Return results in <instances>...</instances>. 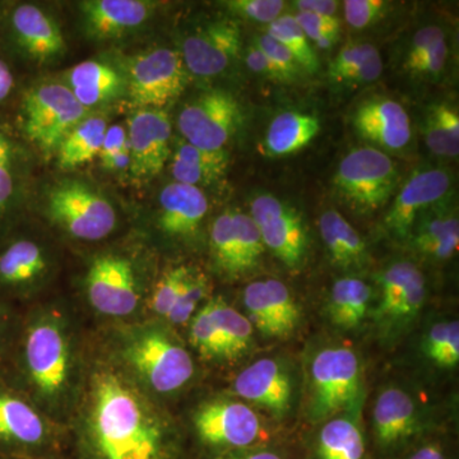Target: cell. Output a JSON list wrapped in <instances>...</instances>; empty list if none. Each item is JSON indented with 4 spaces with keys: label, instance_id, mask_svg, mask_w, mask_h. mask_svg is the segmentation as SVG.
Wrapping results in <instances>:
<instances>
[{
    "label": "cell",
    "instance_id": "1",
    "mask_svg": "<svg viewBox=\"0 0 459 459\" xmlns=\"http://www.w3.org/2000/svg\"><path fill=\"white\" fill-rule=\"evenodd\" d=\"M66 430L74 459H190L177 412L147 394L92 329L86 377Z\"/></svg>",
    "mask_w": 459,
    "mask_h": 459
},
{
    "label": "cell",
    "instance_id": "2",
    "mask_svg": "<svg viewBox=\"0 0 459 459\" xmlns=\"http://www.w3.org/2000/svg\"><path fill=\"white\" fill-rule=\"evenodd\" d=\"M91 325L68 294L23 309L20 332L3 370L51 420L65 427L75 409L89 362Z\"/></svg>",
    "mask_w": 459,
    "mask_h": 459
},
{
    "label": "cell",
    "instance_id": "3",
    "mask_svg": "<svg viewBox=\"0 0 459 459\" xmlns=\"http://www.w3.org/2000/svg\"><path fill=\"white\" fill-rule=\"evenodd\" d=\"M80 252L72 300L91 327L143 319L161 259L134 231Z\"/></svg>",
    "mask_w": 459,
    "mask_h": 459
},
{
    "label": "cell",
    "instance_id": "4",
    "mask_svg": "<svg viewBox=\"0 0 459 459\" xmlns=\"http://www.w3.org/2000/svg\"><path fill=\"white\" fill-rule=\"evenodd\" d=\"M105 352L160 403L175 407L197 392L204 370L186 338L164 320L93 328Z\"/></svg>",
    "mask_w": 459,
    "mask_h": 459
},
{
    "label": "cell",
    "instance_id": "5",
    "mask_svg": "<svg viewBox=\"0 0 459 459\" xmlns=\"http://www.w3.org/2000/svg\"><path fill=\"white\" fill-rule=\"evenodd\" d=\"M30 214L63 246L83 250L123 237L119 208L93 181L65 175L32 192Z\"/></svg>",
    "mask_w": 459,
    "mask_h": 459
},
{
    "label": "cell",
    "instance_id": "6",
    "mask_svg": "<svg viewBox=\"0 0 459 459\" xmlns=\"http://www.w3.org/2000/svg\"><path fill=\"white\" fill-rule=\"evenodd\" d=\"M190 459H210L226 453L282 443L267 418L225 389L195 395L178 415Z\"/></svg>",
    "mask_w": 459,
    "mask_h": 459
},
{
    "label": "cell",
    "instance_id": "7",
    "mask_svg": "<svg viewBox=\"0 0 459 459\" xmlns=\"http://www.w3.org/2000/svg\"><path fill=\"white\" fill-rule=\"evenodd\" d=\"M27 220L0 241V301L21 309L54 292L63 271L62 243Z\"/></svg>",
    "mask_w": 459,
    "mask_h": 459
},
{
    "label": "cell",
    "instance_id": "8",
    "mask_svg": "<svg viewBox=\"0 0 459 459\" xmlns=\"http://www.w3.org/2000/svg\"><path fill=\"white\" fill-rule=\"evenodd\" d=\"M364 365L352 347L323 343L307 355L304 369L305 415L312 425L362 409Z\"/></svg>",
    "mask_w": 459,
    "mask_h": 459
},
{
    "label": "cell",
    "instance_id": "9",
    "mask_svg": "<svg viewBox=\"0 0 459 459\" xmlns=\"http://www.w3.org/2000/svg\"><path fill=\"white\" fill-rule=\"evenodd\" d=\"M208 210L204 190L172 181L162 188L153 210L133 231L162 262H178V256L205 247Z\"/></svg>",
    "mask_w": 459,
    "mask_h": 459
},
{
    "label": "cell",
    "instance_id": "10",
    "mask_svg": "<svg viewBox=\"0 0 459 459\" xmlns=\"http://www.w3.org/2000/svg\"><path fill=\"white\" fill-rule=\"evenodd\" d=\"M90 114L65 83L39 82L21 91L14 124H9L29 148L56 155L68 133Z\"/></svg>",
    "mask_w": 459,
    "mask_h": 459
},
{
    "label": "cell",
    "instance_id": "11",
    "mask_svg": "<svg viewBox=\"0 0 459 459\" xmlns=\"http://www.w3.org/2000/svg\"><path fill=\"white\" fill-rule=\"evenodd\" d=\"M371 443L377 459H397L430 435L442 433L434 411L409 386L389 383L371 409Z\"/></svg>",
    "mask_w": 459,
    "mask_h": 459
},
{
    "label": "cell",
    "instance_id": "12",
    "mask_svg": "<svg viewBox=\"0 0 459 459\" xmlns=\"http://www.w3.org/2000/svg\"><path fill=\"white\" fill-rule=\"evenodd\" d=\"M68 452V430L0 370V457L32 459Z\"/></svg>",
    "mask_w": 459,
    "mask_h": 459
},
{
    "label": "cell",
    "instance_id": "13",
    "mask_svg": "<svg viewBox=\"0 0 459 459\" xmlns=\"http://www.w3.org/2000/svg\"><path fill=\"white\" fill-rule=\"evenodd\" d=\"M427 296V279L416 263L401 259L380 272L370 320L383 346H394L410 333L421 316Z\"/></svg>",
    "mask_w": 459,
    "mask_h": 459
},
{
    "label": "cell",
    "instance_id": "14",
    "mask_svg": "<svg viewBox=\"0 0 459 459\" xmlns=\"http://www.w3.org/2000/svg\"><path fill=\"white\" fill-rule=\"evenodd\" d=\"M223 389L265 413L272 424L282 425L295 415L301 377L290 359L265 356L241 367Z\"/></svg>",
    "mask_w": 459,
    "mask_h": 459
},
{
    "label": "cell",
    "instance_id": "15",
    "mask_svg": "<svg viewBox=\"0 0 459 459\" xmlns=\"http://www.w3.org/2000/svg\"><path fill=\"white\" fill-rule=\"evenodd\" d=\"M0 49L13 62L35 66L65 57V36L56 18L31 2H8L0 18Z\"/></svg>",
    "mask_w": 459,
    "mask_h": 459
},
{
    "label": "cell",
    "instance_id": "16",
    "mask_svg": "<svg viewBox=\"0 0 459 459\" xmlns=\"http://www.w3.org/2000/svg\"><path fill=\"white\" fill-rule=\"evenodd\" d=\"M205 250L208 273L223 282H235L258 267L265 247L250 214L228 210L208 225Z\"/></svg>",
    "mask_w": 459,
    "mask_h": 459
},
{
    "label": "cell",
    "instance_id": "17",
    "mask_svg": "<svg viewBox=\"0 0 459 459\" xmlns=\"http://www.w3.org/2000/svg\"><path fill=\"white\" fill-rule=\"evenodd\" d=\"M126 98L138 108L164 110L179 98L188 82V71L179 51L153 48L129 57L123 66Z\"/></svg>",
    "mask_w": 459,
    "mask_h": 459
},
{
    "label": "cell",
    "instance_id": "18",
    "mask_svg": "<svg viewBox=\"0 0 459 459\" xmlns=\"http://www.w3.org/2000/svg\"><path fill=\"white\" fill-rule=\"evenodd\" d=\"M398 183L391 157L373 147H360L343 157L334 186L347 204L361 213L379 210L388 202Z\"/></svg>",
    "mask_w": 459,
    "mask_h": 459
},
{
    "label": "cell",
    "instance_id": "19",
    "mask_svg": "<svg viewBox=\"0 0 459 459\" xmlns=\"http://www.w3.org/2000/svg\"><path fill=\"white\" fill-rule=\"evenodd\" d=\"M250 217L261 234L265 249L285 267L299 271L309 255V234L296 208L272 195H259L250 204Z\"/></svg>",
    "mask_w": 459,
    "mask_h": 459
},
{
    "label": "cell",
    "instance_id": "20",
    "mask_svg": "<svg viewBox=\"0 0 459 459\" xmlns=\"http://www.w3.org/2000/svg\"><path fill=\"white\" fill-rule=\"evenodd\" d=\"M243 120L241 107L228 91H208L188 102L178 117L184 140L204 150L221 151Z\"/></svg>",
    "mask_w": 459,
    "mask_h": 459
},
{
    "label": "cell",
    "instance_id": "21",
    "mask_svg": "<svg viewBox=\"0 0 459 459\" xmlns=\"http://www.w3.org/2000/svg\"><path fill=\"white\" fill-rule=\"evenodd\" d=\"M241 312L256 334L268 340H287L301 325L303 310L291 290L277 279L256 280L241 292Z\"/></svg>",
    "mask_w": 459,
    "mask_h": 459
},
{
    "label": "cell",
    "instance_id": "22",
    "mask_svg": "<svg viewBox=\"0 0 459 459\" xmlns=\"http://www.w3.org/2000/svg\"><path fill=\"white\" fill-rule=\"evenodd\" d=\"M241 31L234 21H211L189 32L179 50L186 71L213 78L228 71L240 56Z\"/></svg>",
    "mask_w": 459,
    "mask_h": 459
},
{
    "label": "cell",
    "instance_id": "23",
    "mask_svg": "<svg viewBox=\"0 0 459 459\" xmlns=\"http://www.w3.org/2000/svg\"><path fill=\"white\" fill-rule=\"evenodd\" d=\"M156 4L147 0H86L78 3L80 26L92 41H117L146 29Z\"/></svg>",
    "mask_w": 459,
    "mask_h": 459
},
{
    "label": "cell",
    "instance_id": "24",
    "mask_svg": "<svg viewBox=\"0 0 459 459\" xmlns=\"http://www.w3.org/2000/svg\"><path fill=\"white\" fill-rule=\"evenodd\" d=\"M134 179L155 178L170 159L171 123L165 110L137 108L126 124Z\"/></svg>",
    "mask_w": 459,
    "mask_h": 459
},
{
    "label": "cell",
    "instance_id": "25",
    "mask_svg": "<svg viewBox=\"0 0 459 459\" xmlns=\"http://www.w3.org/2000/svg\"><path fill=\"white\" fill-rule=\"evenodd\" d=\"M451 175L443 169H421L413 172L386 212V231L397 240L407 241L413 223L431 207L448 197Z\"/></svg>",
    "mask_w": 459,
    "mask_h": 459
},
{
    "label": "cell",
    "instance_id": "26",
    "mask_svg": "<svg viewBox=\"0 0 459 459\" xmlns=\"http://www.w3.org/2000/svg\"><path fill=\"white\" fill-rule=\"evenodd\" d=\"M213 325L214 359L212 370L241 368L255 349L256 333L252 323L238 307L221 294L207 300Z\"/></svg>",
    "mask_w": 459,
    "mask_h": 459
},
{
    "label": "cell",
    "instance_id": "27",
    "mask_svg": "<svg viewBox=\"0 0 459 459\" xmlns=\"http://www.w3.org/2000/svg\"><path fill=\"white\" fill-rule=\"evenodd\" d=\"M361 409L347 411L316 425L305 446L304 459H368Z\"/></svg>",
    "mask_w": 459,
    "mask_h": 459
},
{
    "label": "cell",
    "instance_id": "28",
    "mask_svg": "<svg viewBox=\"0 0 459 459\" xmlns=\"http://www.w3.org/2000/svg\"><path fill=\"white\" fill-rule=\"evenodd\" d=\"M65 84L87 111L104 108L126 96L122 65L102 59L84 60L65 74Z\"/></svg>",
    "mask_w": 459,
    "mask_h": 459
},
{
    "label": "cell",
    "instance_id": "29",
    "mask_svg": "<svg viewBox=\"0 0 459 459\" xmlns=\"http://www.w3.org/2000/svg\"><path fill=\"white\" fill-rule=\"evenodd\" d=\"M353 126L362 138L386 150H402L411 140L409 114L391 99L364 102L353 115Z\"/></svg>",
    "mask_w": 459,
    "mask_h": 459
},
{
    "label": "cell",
    "instance_id": "30",
    "mask_svg": "<svg viewBox=\"0 0 459 459\" xmlns=\"http://www.w3.org/2000/svg\"><path fill=\"white\" fill-rule=\"evenodd\" d=\"M413 252L427 261L443 263L455 256L459 244V221L451 205L440 202L421 214L407 238Z\"/></svg>",
    "mask_w": 459,
    "mask_h": 459
},
{
    "label": "cell",
    "instance_id": "31",
    "mask_svg": "<svg viewBox=\"0 0 459 459\" xmlns=\"http://www.w3.org/2000/svg\"><path fill=\"white\" fill-rule=\"evenodd\" d=\"M374 291L367 281L343 276L334 281L325 300V316L341 332L360 331L371 318Z\"/></svg>",
    "mask_w": 459,
    "mask_h": 459
},
{
    "label": "cell",
    "instance_id": "32",
    "mask_svg": "<svg viewBox=\"0 0 459 459\" xmlns=\"http://www.w3.org/2000/svg\"><path fill=\"white\" fill-rule=\"evenodd\" d=\"M319 234L331 262L344 271H360L369 263L364 238L337 211H325L319 217Z\"/></svg>",
    "mask_w": 459,
    "mask_h": 459
},
{
    "label": "cell",
    "instance_id": "33",
    "mask_svg": "<svg viewBox=\"0 0 459 459\" xmlns=\"http://www.w3.org/2000/svg\"><path fill=\"white\" fill-rule=\"evenodd\" d=\"M171 159V174L175 181L201 189L221 179L230 161L226 150H204L186 141L178 144Z\"/></svg>",
    "mask_w": 459,
    "mask_h": 459
},
{
    "label": "cell",
    "instance_id": "34",
    "mask_svg": "<svg viewBox=\"0 0 459 459\" xmlns=\"http://www.w3.org/2000/svg\"><path fill=\"white\" fill-rule=\"evenodd\" d=\"M31 164L0 169V241L31 219Z\"/></svg>",
    "mask_w": 459,
    "mask_h": 459
},
{
    "label": "cell",
    "instance_id": "35",
    "mask_svg": "<svg viewBox=\"0 0 459 459\" xmlns=\"http://www.w3.org/2000/svg\"><path fill=\"white\" fill-rule=\"evenodd\" d=\"M108 126L107 115L87 114L57 147L54 156L59 169L74 171L98 159Z\"/></svg>",
    "mask_w": 459,
    "mask_h": 459
},
{
    "label": "cell",
    "instance_id": "36",
    "mask_svg": "<svg viewBox=\"0 0 459 459\" xmlns=\"http://www.w3.org/2000/svg\"><path fill=\"white\" fill-rule=\"evenodd\" d=\"M320 122L314 115L286 111L272 120L265 133L268 155L287 156L307 146L318 135Z\"/></svg>",
    "mask_w": 459,
    "mask_h": 459
},
{
    "label": "cell",
    "instance_id": "37",
    "mask_svg": "<svg viewBox=\"0 0 459 459\" xmlns=\"http://www.w3.org/2000/svg\"><path fill=\"white\" fill-rule=\"evenodd\" d=\"M419 352L431 369L453 371L459 364V323L442 316L431 320L420 338Z\"/></svg>",
    "mask_w": 459,
    "mask_h": 459
},
{
    "label": "cell",
    "instance_id": "38",
    "mask_svg": "<svg viewBox=\"0 0 459 459\" xmlns=\"http://www.w3.org/2000/svg\"><path fill=\"white\" fill-rule=\"evenodd\" d=\"M382 72V57L377 48L369 42H355L338 51L329 65L328 77L337 83H370Z\"/></svg>",
    "mask_w": 459,
    "mask_h": 459
},
{
    "label": "cell",
    "instance_id": "39",
    "mask_svg": "<svg viewBox=\"0 0 459 459\" xmlns=\"http://www.w3.org/2000/svg\"><path fill=\"white\" fill-rule=\"evenodd\" d=\"M190 263L162 262L148 295L143 318L166 320L188 279Z\"/></svg>",
    "mask_w": 459,
    "mask_h": 459
},
{
    "label": "cell",
    "instance_id": "40",
    "mask_svg": "<svg viewBox=\"0 0 459 459\" xmlns=\"http://www.w3.org/2000/svg\"><path fill=\"white\" fill-rule=\"evenodd\" d=\"M213 294V282L211 274L193 264L179 298L165 322L183 334L190 319Z\"/></svg>",
    "mask_w": 459,
    "mask_h": 459
},
{
    "label": "cell",
    "instance_id": "41",
    "mask_svg": "<svg viewBox=\"0 0 459 459\" xmlns=\"http://www.w3.org/2000/svg\"><path fill=\"white\" fill-rule=\"evenodd\" d=\"M274 40L291 51L299 65L307 74H316L319 69V60L316 50L307 40L301 27L296 22L294 16H281L270 23L265 31Z\"/></svg>",
    "mask_w": 459,
    "mask_h": 459
},
{
    "label": "cell",
    "instance_id": "42",
    "mask_svg": "<svg viewBox=\"0 0 459 459\" xmlns=\"http://www.w3.org/2000/svg\"><path fill=\"white\" fill-rule=\"evenodd\" d=\"M98 159L104 171L110 174L129 172L131 151H129L126 126L123 124L108 126Z\"/></svg>",
    "mask_w": 459,
    "mask_h": 459
},
{
    "label": "cell",
    "instance_id": "43",
    "mask_svg": "<svg viewBox=\"0 0 459 459\" xmlns=\"http://www.w3.org/2000/svg\"><path fill=\"white\" fill-rule=\"evenodd\" d=\"M294 18L303 30L307 40L313 41L320 49H329L332 45L336 44L338 33H340V21L337 17L298 12Z\"/></svg>",
    "mask_w": 459,
    "mask_h": 459
},
{
    "label": "cell",
    "instance_id": "44",
    "mask_svg": "<svg viewBox=\"0 0 459 459\" xmlns=\"http://www.w3.org/2000/svg\"><path fill=\"white\" fill-rule=\"evenodd\" d=\"M222 4L235 16L268 25L280 18L285 8L281 0H229Z\"/></svg>",
    "mask_w": 459,
    "mask_h": 459
},
{
    "label": "cell",
    "instance_id": "45",
    "mask_svg": "<svg viewBox=\"0 0 459 459\" xmlns=\"http://www.w3.org/2000/svg\"><path fill=\"white\" fill-rule=\"evenodd\" d=\"M23 309L0 301V370H4L13 352Z\"/></svg>",
    "mask_w": 459,
    "mask_h": 459
},
{
    "label": "cell",
    "instance_id": "46",
    "mask_svg": "<svg viewBox=\"0 0 459 459\" xmlns=\"http://www.w3.org/2000/svg\"><path fill=\"white\" fill-rule=\"evenodd\" d=\"M255 45L270 59L274 68L282 75L283 81L292 80L303 71L291 51L283 47L281 42L268 36L267 33L256 36Z\"/></svg>",
    "mask_w": 459,
    "mask_h": 459
},
{
    "label": "cell",
    "instance_id": "47",
    "mask_svg": "<svg viewBox=\"0 0 459 459\" xmlns=\"http://www.w3.org/2000/svg\"><path fill=\"white\" fill-rule=\"evenodd\" d=\"M344 18L352 29L361 30L377 22L386 9L382 0H346L343 3Z\"/></svg>",
    "mask_w": 459,
    "mask_h": 459
},
{
    "label": "cell",
    "instance_id": "48",
    "mask_svg": "<svg viewBox=\"0 0 459 459\" xmlns=\"http://www.w3.org/2000/svg\"><path fill=\"white\" fill-rule=\"evenodd\" d=\"M397 459H457L455 446L446 439L444 433L425 437L424 440L411 446Z\"/></svg>",
    "mask_w": 459,
    "mask_h": 459
},
{
    "label": "cell",
    "instance_id": "49",
    "mask_svg": "<svg viewBox=\"0 0 459 459\" xmlns=\"http://www.w3.org/2000/svg\"><path fill=\"white\" fill-rule=\"evenodd\" d=\"M442 129L449 150H451L452 159L458 157L459 152V117L457 110L449 104H439L430 108L429 111Z\"/></svg>",
    "mask_w": 459,
    "mask_h": 459
},
{
    "label": "cell",
    "instance_id": "50",
    "mask_svg": "<svg viewBox=\"0 0 459 459\" xmlns=\"http://www.w3.org/2000/svg\"><path fill=\"white\" fill-rule=\"evenodd\" d=\"M443 38H446V32L440 27L430 25L420 29L413 35L409 50H407L406 63H404L407 71H410Z\"/></svg>",
    "mask_w": 459,
    "mask_h": 459
},
{
    "label": "cell",
    "instance_id": "51",
    "mask_svg": "<svg viewBox=\"0 0 459 459\" xmlns=\"http://www.w3.org/2000/svg\"><path fill=\"white\" fill-rule=\"evenodd\" d=\"M446 59H448V42L446 38L440 39L430 50L425 54L421 59L410 69L411 74L415 75H424V77H431V75L439 74L446 66Z\"/></svg>",
    "mask_w": 459,
    "mask_h": 459
},
{
    "label": "cell",
    "instance_id": "52",
    "mask_svg": "<svg viewBox=\"0 0 459 459\" xmlns=\"http://www.w3.org/2000/svg\"><path fill=\"white\" fill-rule=\"evenodd\" d=\"M210 459H304V455L299 457L285 444L276 443L243 449V451L226 453V455H217V457Z\"/></svg>",
    "mask_w": 459,
    "mask_h": 459
},
{
    "label": "cell",
    "instance_id": "53",
    "mask_svg": "<svg viewBox=\"0 0 459 459\" xmlns=\"http://www.w3.org/2000/svg\"><path fill=\"white\" fill-rule=\"evenodd\" d=\"M13 60L0 49V108L7 107L18 91L17 74Z\"/></svg>",
    "mask_w": 459,
    "mask_h": 459
},
{
    "label": "cell",
    "instance_id": "54",
    "mask_svg": "<svg viewBox=\"0 0 459 459\" xmlns=\"http://www.w3.org/2000/svg\"><path fill=\"white\" fill-rule=\"evenodd\" d=\"M244 59H246L247 68L255 72V74L270 78V80L283 81L280 72L274 68L270 59H268V57L264 56V53H263L258 47H255V44L247 48L246 54H244Z\"/></svg>",
    "mask_w": 459,
    "mask_h": 459
},
{
    "label": "cell",
    "instance_id": "55",
    "mask_svg": "<svg viewBox=\"0 0 459 459\" xmlns=\"http://www.w3.org/2000/svg\"><path fill=\"white\" fill-rule=\"evenodd\" d=\"M295 5L301 13L334 17L338 2H334V0H298L295 2Z\"/></svg>",
    "mask_w": 459,
    "mask_h": 459
},
{
    "label": "cell",
    "instance_id": "56",
    "mask_svg": "<svg viewBox=\"0 0 459 459\" xmlns=\"http://www.w3.org/2000/svg\"><path fill=\"white\" fill-rule=\"evenodd\" d=\"M32 459H74L68 452L50 453V455H41Z\"/></svg>",
    "mask_w": 459,
    "mask_h": 459
},
{
    "label": "cell",
    "instance_id": "57",
    "mask_svg": "<svg viewBox=\"0 0 459 459\" xmlns=\"http://www.w3.org/2000/svg\"><path fill=\"white\" fill-rule=\"evenodd\" d=\"M8 2H0V18L3 16V12H4L5 7H7Z\"/></svg>",
    "mask_w": 459,
    "mask_h": 459
},
{
    "label": "cell",
    "instance_id": "58",
    "mask_svg": "<svg viewBox=\"0 0 459 459\" xmlns=\"http://www.w3.org/2000/svg\"><path fill=\"white\" fill-rule=\"evenodd\" d=\"M0 459H12V458L0 457Z\"/></svg>",
    "mask_w": 459,
    "mask_h": 459
}]
</instances>
